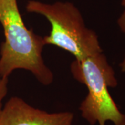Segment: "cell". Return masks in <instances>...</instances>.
I'll return each mask as SVG.
<instances>
[{"instance_id": "1", "label": "cell", "mask_w": 125, "mask_h": 125, "mask_svg": "<svg viewBox=\"0 0 125 125\" xmlns=\"http://www.w3.org/2000/svg\"><path fill=\"white\" fill-rule=\"evenodd\" d=\"M0 23L5 37L0 47V77L9 78L15 70H25L42 85H50L54 74L42 58L44 37L26 27L17 0H0Z\"/></svg>"}, {"instance_id": "2", "label": "cell", "mask_w": 125, "mask_h": 125, "mask_svg": "<svg viewBox=\"0 0 125 125\" xmlns=\"http://www.w3.org/2000/svg\"><path fill=\"white\" fill-rule=\"evenodd\" d=\"M73 77L86 85L88 93L81 103V117L90 125H125V114L119 109L108 91L117 85L115 72L103 52L81 60L74 59L70 65Z\"/></svg>"}, {"instance_id": "3", "label": "cell", "mask_w": 125, "mask_h": 125, "mask_svg": "<svg viewBox=\"0 0 125 125\" xmlns=\"http://www.w3.org/2000/svg\"><path fill=\"white\" fill-rule=\"evenodd\" d=\"M26 9L29 13L45 16L50 22V33L44 37L45 45L64 49L76 60L103 52L97 35L85 26L79 10L70 2L50 4L31 0Z\"/></svg>"}, {"instance_id": "4", "label": "cell", "mask_w": 125, "mask_h": 125, "mask_svg": "<svg viewBox=\"0 0 125 125\" xmlns=\"http://www.w3.org/2000/svg\"><path fill=\"white\" fill-rule=\"evenodd\" d=\"M74 118L72 112L48 113L12 97L1 110L0 125H73Z\"/></svg>"}, {"instance_id": "5", "label": "cell", "mask_w": 125, "mask_h": 125, "mask_svg": "<svg viewBox=\"0 0 125 125\" xmlns=\"http://www.w3.org/2000/svg\"><path fill=\"white\" fill-rule=\"evenodd\" d=\"M8 83L9 78L0 77V112L3 106L2 102L8 93Z\"/></svg>"}, {"instance_id": "6", "label": "cell", "mask_w": 125, "mask_h": 125, "mask_svg": "<svg viewBox=\"0 0 125 125\" xmlns=\"http://www.w3.org/2000/svg\"><path fill=\"white\" fill-rule=\"evenodd\" d=\"M117 24H118V26L120 27L122 32L124 33L125 35V10L120 15V17L118 18ZM120 67L121 71L122 72H125V55L124 58H123L122 61L120 64Z\"/></svg>"}, {"instance_id": "7", "label": "cell", "mask_w": 125, "mask_h": 125, "mask_svg": "<svg viewBox=\"0 0 125 125\" xmlns=\"http://www.w3.org/2000/svg\"><path fill=\"white\" fill-rule=\"evenodd\" d=\"M122 4L123 6H125V0H122Z\"/></svg>"}]
</instances>
